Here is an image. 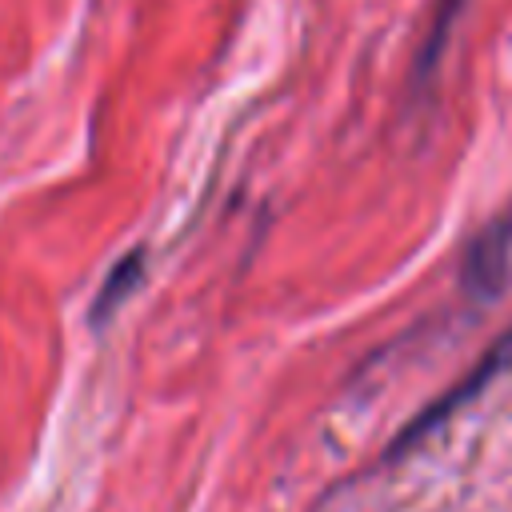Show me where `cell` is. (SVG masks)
Masks as SVG:
<instances>
[{"label": "cell", "mask_w": 512, "mask_h": 512, "mask_svg": "<svg viewBox=\"0 0 512 512\" xmlns=\"http://www.w3.org/2000/svg\"><path fill=\"white\" fill-rule=\"evenodd\" d=\"M504 364H512V328H508V332H504V336H500V340H496V344H492V348L472 364V372H468L464 380H456V384H452L436 404H428V408H424V412H420V416H416V420L396 436V444L388 448V456H400V452H408L412 444H420V440H424L436 424H444L460 404H468L480 388H488V380H492V376H500V372H504Z\"/></svg>", "instance_id": "1"}, {"label": "cell", "mask_w": 512, "mask_h": 512, "mask_svg": "<svg viewBox=\"0 0 512 512\" xmlns=\"http://www.w3.org/2000/svg\"><path fill=\"white\" fill-rule=\"evenodd\" d=\"M460 276L476 300H488V296L508 288V280H512V204L488 228L476 232V240L468 244Z\"/></svg>", "instance_id": "2"}, {"label": "cell", "mask_w": 512, "mask_h": 512, "mask_svg": "<svg viewBox=\"0 0 512 512\" xmlns=\"http://www.w3.org/2000/svg\"><path fill=\"white\" fill-rule=\"evenodd\" d=\"M136 280H140V252H132L128 260H120V264L112 268L108 284H104V288H100V296H96L92 320H108V316L116 312V304H124V300H128V292L136 288Z\"/></svg>", "instance_id": "3"}]
</instances>
